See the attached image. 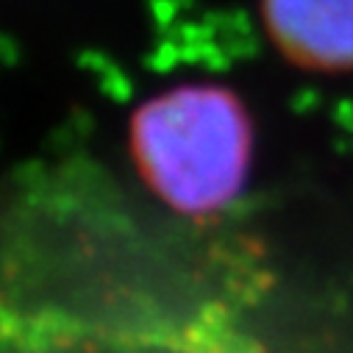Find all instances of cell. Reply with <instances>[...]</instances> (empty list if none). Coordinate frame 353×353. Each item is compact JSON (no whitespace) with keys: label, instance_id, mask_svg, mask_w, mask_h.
Segmentation results:
<instances>
[{"label":"cell","instance_id":"6da1fadb","mask_svg":"<svg viewBox=\"0 0 353 353\" xmlns=\"http://www.w3.org/2000/svg\"><path fill=\"white\" fill-rule=\"evenodd\" d=\"M128 156L164 206L184 217H212L248 184L253 120L223 83H179L131 114Z\"/></svg>","mask_w":353,"mask_h":353},{"label":"cell","instance_id":"7a4b0ae2","mask_svg":"<svg viewBox=\"0 0 353 353\" xmlns=\"http://www.w3.org/2000/svg\"><path fill=\"white\" fill-rule=\"evenodd\" d=\"M264 34L298 70L353 72V0H259Z\"/></svg>","mask_w":353,"mask_h":353}]
</instances>
